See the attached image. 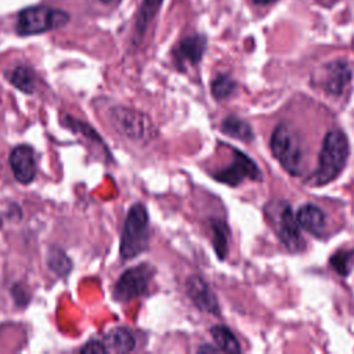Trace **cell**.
<instances>
[{"label":"cell","instance_id":"cell-1","mask_svg":"<svg viewBox=\"0 0 354 354\" xmlns=\"http://www.w3.org/2000/svg\"><path fill=\"white\" fill-rule=\"evenodd\" d=\"M348 156V140L342 130L329 131L322 142L318 158V166L313 173L310 183L313 185H325L335 180L343 170Z\"/></svg>","mask_w":354,"mask_h":354},{"label":"cell","instance_id":"cell-2","mask_svg":"<svg viewBox=\"0 0 354 354\" xmlns=\"http://www.w3.org/2000/svg\"><path fill=\"white\" fill-rule=\"evenodd\" d=\"M149 218L147 207L142 203H136L130 207L122 236H120V256L124 260L134 259L144 252L149 239Z\"/></svg>","mask_w":354,"mask_h":354},{"label":"cell","instance_id":"cell-3","mask_svg":"<svg viewBox=\"0 0 354 354\" xmlns=\"http://www.w3.org/2000/svg\"><path fill=\"white\" fill-rule=\"evenodd\" d=\"M109 120L120 134L134 141L148 142L158 134L152 120L140 111L113 106L109 111Z\"/></svg>","mask_w":354,"mask_h":354},{"label":"cell","instance_id":"cell-4","mask_svg":"<svg viewBox=\"0 0 354 354\" xmlns=\"http://www.w3.org/2000/svg\"><path fill=\"white\" fill-rule=\"evenodd\" d=\"M68 21L69 15L62 10H55L46 6L30 7L19 12L17 21V32L21 36L37 35L61 28Z\"/></svg>","mask_w":354,"mask_h":354},{"label":"cell","instance_id":"cell-5","mask_svg":"<svg viewBox=\"0 0 354 354\" xmlns=\"http://www.w3.org/2000/svg\"><path fill=\"white\" fill-rule=\"evenodd\" d=\"M270 145L274 156L279 160L281 166L289 174L297 176L300 173L301 151L296 138L293 137L286 124L281 123L275 127L271 136Z\"/></svg>","mask_w":354,"mask_h":354},{"label":"cell","instance_id":"cell-6","mask_svg":"<svg viewBox=\"0 0 354 354\" xmlns=\"http://www.w3.org/2000/svg\"><path fill=\"white\" fill-rule=\"evenodd\" d=\"M152 272L153 270L148 264L126 270L115 285V299L119 301H127L144 295L148 289Z\"/></svg>","mask_w":354,"mask_h":354},{"label":"cell","instance_id":"cell-7","mask_svg":"<svg viewBox=\"0 0 354 354\" xmlns=\"http://www.w3.org/2000/svg\"><path fill=\"white\" fill-rule=\"evenodd\" d=\"M234 160L232 163L214 173V178L217 181H221L224 184L236 187L239 185L245 178H250V180H261V171L257 167V165L245 153H242L238 149H234Z\"/></svg>","mask_w":354,"mask_h":354},{"label":"cell","instance_id":"cell-8","mask_svg":"<svg viewBox=\"0 0 354 354\" xmlns=\"http://www.w3.org/2000/svg\"><path fill=\"white\" fill-rule=\"evenodd\" d=\"M278 236L290 252H300L304 248V241L300 232V225L289 205H285L278 217Z\"/></svg>","mask_w":354,"mask_h":354},{"label":"cell","instance_id":"cell-9","mask_svg":"<svg viewBox=\"0 0 354 354\" xmlns=\"http://www.w3.org/2000/svg\"><path fill=\"white\" fill-rule=\"evenodd\" d=\"M185 289H187V295L189 296L192 303L201 311H205V313L213 314V315L220 314L218 301H217L214 293L212 292L209 285L201 277H198V275L189 277L187 279Z\"/></svg>","mask_w":354,"mask_h":354},{"label":"cell","instance_id":"cell-10","mask_svg":"<svg viewBox=\"0 0 354 354\" xmlns=\"http://www.w3.org/2000/svg\"><path fill=\"white\" fill-rule=\"evenodd\" d=\"M10 166L18 183H32L36 176V160L33 149L29 145L15 147L10 153Z\"/></svg>","mask_w":354,"mask_h":354},{"label":"cell","instance_id":"cell-11","mask_svg":"<svg viewBox=\"0 0 354 354\" xmlns=\"http://www.w3.org/2000/svg\"><path fill=\"white\" fill-rule=\"evenodd\" d=\"M324 77V88L329 94L339 95L351 80V69L344 61H333L326 65Z\"/></svg>","mask_w":354,"mask_h":354},{"label":"cell","instance_id":"cell-12","mask_svg":"<svg viewBox=\"0 0 354 354\" xmlns=\"http://www.w3.org/2000/svg\"><path fill=\"white\" fill-rule=\"evenodd\" d=\"M205 48H206L205 37L199 36V35H194V36H188V37L183 39L181 43L178 44V47L176 48L174 54H176V58L181 64L189 62V64L195 65L202 59Z\"/></svg>","mask_w":354,"mask_h":354},{"label":"cell","instance_id":"cell-13","mask_svg":"<svg viewBox=\"0 0 354 354\" xmlns=\"http://www.w3.org/2000/svg\"><path fill=\"white\" fill-rule=\"evenodd\" d=\"M296 220L301 228L311 232L313 235H321L325 230V214L315 205H303L297 210Z\"/></svg>","mask_w":354,"mask_h":354},{"label":"cell","instance_id":"cell-14","mask_svg":"<svg viewBox=\"0 0 354 354\" xmlns=\"http://www.w3.org/2000/svg\"><path fill=\"white\" fill-rule=\"evenodd\" d=\"M104 344L111 353H129L136 347V339L129 329L115 328L104 336Z\"/></svg>","mask_w":354,"mask_h":354},{"label":"cell","instance_id":"cell-15","mask_svg":"<svg viewBox=\"0 0 354 354\" xmlns=\"http://www.w3.org/2000/svg\"><path fill=\"white\" fill-rule=\"evenodd\" d=\"M7 79L14 87L21 90L22 93L30 94L36 88V75L29 66H25V65L15 66L7 73Z\"/></svg>","mask_w":354,"mask_h":354},{"label":"cell","instance_id":"cell-16","mask_svg":"<svg viewBox=\"0 0 354 354\" xmlns=\"http://www.w3.org/2000/svg\"><path fill=\"white\" fill-rule=\"evenodd\" d=\"M221 130L230 136V137H234L236 140H241V141H252L253 140V131H252V127L242 119H239L238 116L235 115H230L227 116L223 123H221Z\"/></svg>","mask_w":354,"mask_h":354},{"label":"cell","instance_id":"cell-17","mask_svg":"<svg viewBox=\"0 0 354 354\" xmlns=\"http://www.w3.org/2000/svg\"><path fill=\"white\" fill-rule=\"evenodd\" d=\"M210 335H212L218 350L227 351V353H239L241 351L236 337L227 326L216 325L210 329Z\"/></svg>","mask_w":354,"mask_h":354},{"label":"cell","instance_id":"cell-18","mask_svg":"<svg viewBox=\"0 0 354 354\" xmlns=\"http://www.w3.org/2000/svg\"><path fill=\"white\" fill-rule=\"evenodd\" d=\"M162 1L163 0H142L136 19V32L138 36L144 33L148 24L155 18L158 11L160 10Z\"/></svg>","mask_w":354,"mask_h":354},{"label":"cell","instance_id":"cell-19","mask_svg":"<svg viewBox=\"0 0 354 354\" xmlns=\"http://www.w3.org/2000/svg\"><path fill=\"white\" fill-rule=\"evenodd\" d=\"M213 231V245L218 259H225L228 252V227L221 220H212L210 223Z\"/></svg>","mask_w":354,"mask_h":354},{"label":"cell","instance_id":"cell-20","mask_svg":"<svg viewBox=\"0 0 354 354\" xmlns=\"http://www.w3.org/2000/svg\"><path fill=\"white\" fill-rule=\"evenodd\" d=\"M48 267L57 275H66L72 268V263L64 250L53 248L48 254Z\"/></svg>","mask_w":354,"mask_h":354},{"label":"cell","instance_id":"cell-21","mask_svg":"<svg viewBox=\"0 0 354 354\" xmlns=\"http://www.w3.org/2000/svg\"><path fill=\"white\" fill-rule=\"evenodd\" d=\"M236 88V83L227 75H218L212 82V94L217 100H224L230 97Z\"/></svg>","mask_w":354,"mask_h":354},{"label":"cell","instance_id":"cell-22","mask_svg":"<svg viewBox=\"0 0 354 354\" xmlns=\"http://www.w3.org/2000/svg\"><path fill=\"white\" fill-rule=\"evenodd\" d=\"M351 260H353V252H337L330 257V264L340 275L344 277L351 270V266H353Z\"/></svg>","mask_w":354,"mask_h":354},{"label":"cell","instance_id":"cell-23","mask_svg":"<svg viewBox=\"0 0 354 354\" xmlns=\"http://www.w3.org/2000/svg\"><path fill=\"white\" fill-rule=\"evenodd\" d=\"M80 351L87 353V354H95V353H106L108 350H106L104 343L94 340V342H88L86 346H83L80 348Z\"/></svg>","mask_w":354,"mask_h":354},{"label":"cell","instance_id":"cell-24","mask_svg":"<svg viewBox=\"0 0 354 354\" xmlns=\"http://www.w3.org/2000/svg\"><path fill=\"white\" fill-rule=\"evenodd\" d=\"M253 1L257 3V4H270V3H272L275 0H253Z\"/></svg>","mask_w":354,"mask_h":354},{"label":"cell","instance_id":"cell-25","mask_svg":"<svg viewBox=\"0 0 354 354\" xmlns=\"http://www.w3.org/2000/svg\"><path fill=\"white\" fill-rule=\"evenodd\" d=\"M101 1H102V3H109L111 0H101Z\"/></svg>","mask_w":354,"mask_h":354}]
</instances>
